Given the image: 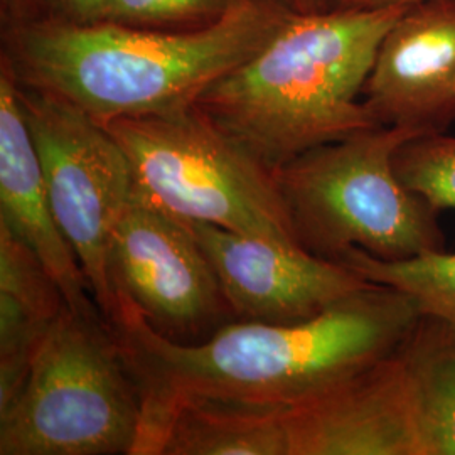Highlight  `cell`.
<instances>
[{
	"mask_svg": "<svg viewBox=\"0 0 455 455\" xmlns=\"http://www.w3.org/2000/svg\"><path fill=\"white\" fill-rule=\"evenodd\" d=\"M110 280L115 297L171 341H203L231 314L191 227L133 196L115 229Z\"/></svg>",
	"mask_w": 455,
	"mask_h": 455,
	"instance_id": "ba28073f",
	"label": "cell"
},
{
	"mask_svg": "<svg viewBox=\"0 0 455 455\" xmlns=\"http://www.w3.org/2000/svg\"><path fill=\"white\" fill-rule=\"evenodd\" d=\"M270 413L282 427L287 455H423L396 349L309 400Z\"/></svg>",
	"mask_w": 455,
	"mask_h": 455,
	"instance_id": "30bf717a",
	"label": "cell"
},
{
	"mask_svg": "<svg viewBox=\"0 0 455 455\" xmlns=\"http://www.w3.org/2000/svg\"><path fill=\"white\" fill-rule=\"evenodd\" d=\"M66 300L33 250L0 223V408L20 390Z\"/></svg>",
	"mask_w": 455,
	"mask_h": 455,
	"instance_id": "4fadbf2b",
	"label": "cell"
},
{
	"mask_svg": "<svg viewBox=\"0 0 455 455\" xmlns=\"http://www.w3.org/2000/svg\"><path fill=\"white\" fill-rule=\"evenodd\" d=\"M417 135L423 133L381 125L272 171L297 242L332 261L355 248L385 261L447 250L442 212L395 171L396 150Z\"/></svg>",
	"mask_w": 455,
	"mask_h": 455,
	"instance_id": "277c9868",
	"label": "cell"
},
{
	"mask_svg": "<svg viewBox=\"0 0 455 455\" xmlns=\"http://www.w3.org/2000/svg\"><path fill=\"white\" fill-rule=\"evenodd\" d=\"M154 455H287L274 413L184 403L164 425Z\"/></svg>",
	"mask_w": 455,
	"mask_h": 455,
	"instance_id": "9a60e30c",
	"label": "cell"
},
{
	"mask_svg": "<svg viewBox=\"0 0 455 455\" xmlns=\"http://www.w3.org/2000/svg\"><path fill=\"white\" fill-rule=\"evenodd\" d=\"M105 127L129 159L135 199L182 223L297 242L274 172L195 105Z\"/></svg>",
	"mask_w": 455,
	"mask_h": 455,
	"instance_id": "8992f818",
	"label": "cell"
},
{
	"mask_svg": "<svg viewBox=\"0 0 455 455\" xmlns=\"http://www.w3.org/2000/svg\"><path fill=\"white\" fill-rule=\"evenodd\" d=\"M339 261L368 282L407 293L420 314L455 325V251L443 250L410 260L385 261L355 248Z\"/></svg>",
	"mask_w": 455,
	"mask_h": 455,
	"instance_id": "2e32d148",
	"label": "cell"
},
{
	"mask_svg": "<svg viewBox=\"0 0 455 455\" xmlns=\"http://www.w3.org/2000/svg\"><path fill=\"white\" fill-rule=\"evenodd\" d=\"M395 171L439 212L455 210V137L443 132L410 139L395 154Z\"/></svg>",
	"mask_w": 455,
	"mask_h": 455,
	"instance_id": "e0dca14e",
	"label": "cell"
},
{
	"mask_svg": "<svg viewBox=\"0 0 455 455\" xmlns=\"http://www.w3.org/2000/svg\"><path fill=\"white\" fill-rule=\"evenodd\" d=\"M0 223L33 250L58 283L69 309L103 315L80 261L56 223L22 110L19 83L4 60L0 66Z\"/></svg>",
	"mask_w": 455,
	"mask_h": 455,
	"instance_id": "7c38bea8",
	"label": "cell"
},
{
	"mask_svg": "<svg viewBox=\"0 0 455 455\" xmlns=\"http://www.w3.org/2000/svg\"><path fill=\"white\" fill-rule=\"evenodd\" d=\"M407 7L289 11L272 37L195 107L268 171L381 127L363 101L376 52Z\"/></svg>",
	"mask_w": 455,
	"mask_h": 455,
	"instance_id": "3957f363",
	"label": "cell"
},
{
	"mask_svg": "<svg viewBox=\"0 0 455 455\" xmlns=\"http://www.w3.org/2000/svg\"><path fill=\"white\" fill-rule=\"evenodd\" d=\"M19 95L56 223L82 265L98 309L114 324L110 246L132 199L129 159L105 125L65 100L20 83Z\"/></svg>",
	"mask_w": 455,
	"mask_h": 455,
	"instance_id": "52a82bcc",
	"label": "cell"
},
{
	"mask_svg": "<svg viewBox=\"0 0 455 455\" xmlns=\"http://www.w3.org/2000/svg\"><path fill=\"white\" fill-rule=\"evenodd\" d=\"M396 353L413 395L423 455H455V325L420 314Z\"/></svg>",
	"mask_w": 455,
	"mask_h": 455,
	"instance_id": "5bb4252c",
	"label": "cell"
},
{
	"mask_svg": "<svg viewBox=\"0 0 455 455\" xmlns=\"http://www.w3.org/2000/svg\"><path fill=\"white\" fill-rule=\"evenodd\" d=\"M420 317L402 291L370 283L292 324L236 321L210 338L176 342L116 297L114 329L142 393L135 455H154L164 425L184 403L278 411L306 402L388 356Z\"/></svg>",
	"mask_w": 455,
	"mask_h": 455,
	"instance_id": "6da1fadb",
	"label": "cell"
},
{
	"mask_svg": "<svg viewBox=\"0 0 455 455\" xmlns=\"http://www.w3.org/2000/svg\"><path fill=\"white\" fill-rule=\"evenodd\" d=\"M250 0H107V22L163 29H204L242 9Z\"/></svg>",
	"mask_w": 455,
	"mask_h": 455,
	"instance_id": "ac0fdd59",
	"label": "cell"
},
{
	"mask_svg": "<svg viewBox=\"0 0 455 455\" xmlns=\"http://www.w3.org/2000/svg\"><path fill=\"white\" fill-rule=\"evenodd\" d=\"M292 12H323L338 7V0H276Z\"/></svg>",
	"mask_w": 455,
	"mask_h": 455,
	"instance_id": "ffe728a7",
	"label": "cell"
},
{
	"mask_svg": "<svg viewBox=\"0 0 455 455\" xmlns=\"http://www.w3.org/2000/svg\"><path fill=\"white\" fill-rule=\"evenodd\" d=\"M289 12L250 0L204 29L163 31L93 24L5 26L2 60L17 82L80 108L107 125L169 114L199 95L272 37Z\"/></svg>",
	"mask_w": 455,
	"mask_h": 455,
	"instance_id": "7a4b0ae2",
	"label": "cell"
},
{
	"mask_svg": "<svg viewBox=\"0 0 455 455\" xmlns=\"http://www.w3.org/2000/svg\"><path fill=\"white\" fill-rule=\"evenodd\" d=\"M363 101L376 122L443 133L455 120V0H425L383 37Z\"/></svg>",
	"mask_w": 455,
	"mask_h": 455,
	"instance_id": "8fae6325",
	"label": "cell"
},
{
	"mask_svg": "<svg viewBox=\"0 0 455 455\" xmlns=\"http://www.w3.org/2000/svg\"><path fill=\"white\" fill-rule=\"evenodd\" d=\"M5 26L93 24L105 19L107 0H2Z\"/></svg>",
	"mask_w": 455,
	"mask_h": 455,
	"instance_id": "d6986e66",
	"label": "cell"
},
{
	"mask_svg": "<svg viewBox=\"0 0 455 455\" xmlns=\"http://www.w3.org/2000/svg\"><path fill=\"white\" fill-rule=\"evenodd\" d=\"M425 0H338L341 9H383V7H408Z\"/></svg>",
	"mask_w": 455,
	"mask_h": 455,
	"instance_id": "44dd1931",
	"label": "cell"
},
{
	"mask_svg": "<svg viewBox=\"0 0 455 455\" xmlns=\"http://www.w3.org/2000/svg\"><path fill=\"white\" fill-rule=\"evenodd\" d=\"M142 415L114 325L66 306L0 408V455H135Z\"/></svg>",
	"mask_w": 455,
	"mask_h": 455,
	"instance_id": "5b68a950",
	"label": "cell"
},
{
	"mask_svg": "<svg viewBox=\"0 0 455 455\" xmlns=\"http://www.w3.org/2000/svg\"><path fill=\"white\" fill-rule=\"evenodd\" d=\"M238 321L292 324L310 319L373 282L299 242L188 223Z\"/></svg>",
	"mask_w": 455,
	"mask_h": 455,
	"instance_id": "9c48e42d",
	"label": "cell"
}]
</instances>
